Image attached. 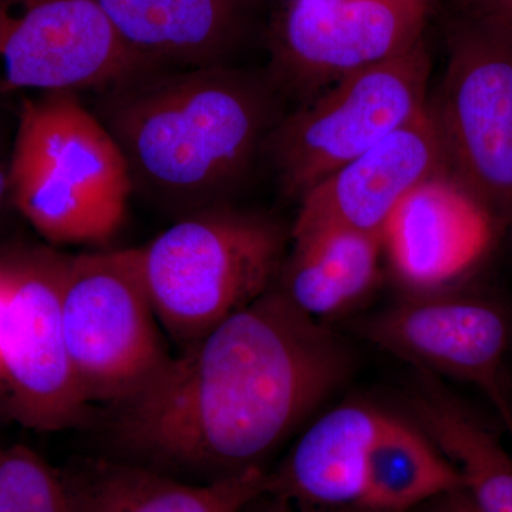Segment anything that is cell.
I'll return each mask as SVG.
<instances>
[{
	"label": "cell",
	"mask_w": 512,
	"mask_h": 512,
	"mask_svg": "<svg viewBox=\"0 0 512 512\" xmlns=\"http://www.w3.org/2000/svg\"><path fill=\"white\" fill-rule=\"evenodd\" d=\"M352 369L348 345L274 286L120 404L116 440L148 463L212 480L262 467Z\"/></svg>",
	"instance_id": "obj_1"
},
{
	"label": "cell",
	"mask_w": 512,
	"mask_h": 512,
	"mask_svg": "<svg viewBox=\"0 0 512 512\" xmlns=\"http://www.w3.org/2000/svg\"><path fill=\"white\" fill-rule=\"evenodd\" d=\"M268 72L231 64L151 70L101 92L99 117L133 190L183 215L228 204L281 121Z\"/></svg>",
	"instance_id": "obj_2"
},
{
	"label": "cell",
	"mask_w": 512,
	"mask_h": 512,
	"mask_svg": "<svg viewBox=\"0 0 512 512\" xmlns=\"http://www.w3.org/2000/svg\"><path fill=\"white\" fill-rule=\"evenodd\" d=\"M9 173L12 204L55 245L109 241L134 192L116 140L73 92L23 100Z\"/></svg>",
	"instance_id": "obj_3"
},
{
	"label": "cell",
	"mask_w": 512,
	"mask_h": 512,
	"mask_svg": "<svg viewBox=\"0 0 512 512\" xmlns=\"http://www.w3.org/2000/svg\"><path fill=\"white\" fill-rule=\"evenodd\" d=\"M285 241L271 218L229 204L183 215L136 248L161 328L187 348L274 288Z\"/></svg>",
	"instance_id": "obj_4"
},
{
	"label": "cell",
	"mask_w": 512,
	"mask_h": 512,
	"mask_svg": "<svg viewBox=\"0 0 512 512\" xmlns=\"http://www.w3.org/2000/svg\"><path fill=\"white\" fill-rule=\"evenodd\" d=\"M447 66L429 107L448 170L495 222L512 218V15L490 0L457 5Z\"/></svg>",
	"instance_id": "obj_5"
},
{
	"label": "cell",
	"mask_w": 512,
	"mask_h": 512,
	"mask_svg": "<svg viewBox=\"0 0 512 512\" xmlns=\"http://www.w3.org/2000/svg\"><path fill=\"white\" fill-rule=\"evenodd\" d=\"M424 40L403 55L357 70L282 117L266 140L288 197L301 198L429 106Z\"/></svg>",
	"instance_id": "obj_6"
},
{
	"label": "cell",
	"mask_w": 512,
	"mask_h": 512,
	"mask_svg": "<svg viewBox=\"0 0 512 512\" xmlns=\"http://www.w3.org/2000/svg\"><path fill=\"white\" fill-rule=\"evenodd\" d=\"M62 322L77 383L90 404H123L171 357L136 248L67 256Z\"/></svg>",
	"instance_id": "obj_7"
},
{
	"label": "cell",
	"mask_w": 512,
	"mask_h": 512,
	"mask_svg": "<svg viewBox=\"0 0 512 512\" xmlns=\"http://www.w3.org/2000/svg\"><path fill=\"white\" fill-rule=\"evenodd\" d=\"M10 293L0 339V412L36 431L79 426L90 404L74 376L62 322L67 256L50 248L3 251Z\"/></svg>",
	"instance_id": "obj_8"
},
{
	"label": "cell",
	"mask_w": 512,
	"mask_h": 512,
	"mask_svg": "<svg viewBox=\"0 0 512 512\" xmlns=\"http://www.w3.org/2000/svg\"><path fill=\"white\" fill-rule=\"evenodd\" d=\"M429 0H285L268 29L279 92L311 100L342 77L423 40Z\"/></svg>",
	"instance_id": "obj_9"
},
{
	"label": "cell",
	"mask_w": 512,
	"mask_h": 512,
	"mask_svg": "<svg viewBox=\"0 0 512 512\" xmlns=\"http://www.w3.org/2000/svg\"><path fill=\"white\" fill-rule=\"evenodd\" d=\"M151 70L94 0H0V94L103 92Z\"/></svg>",
	"instance_id": "obj_10"
},
{
	"label": "cell",
	"mask_w": 512,
	"mask_h": 512,
	"mask_svg": "<svg viewBox=\"0 0 512 512\" xmlns=\"http://www.w3.org/2000/svg\"><path fill=\"white\" fill-rule=\"evenodd\" d=\"M370 343L433 377L473 384L493 404L512 437V402L504 357L510 325L503 309L448 291L407 293L360 325Z\"/></svg>",
	"instance_id": "obj_11"
},
{
	"label": "cell",
	"mask_w": 512,
	"mask_h": 512,
	"mask_svg": "<svg viewBox=\"0 0 512 512\" xmlns=\"http://www.w3.org/2000/svg\"><path fill=\"white\" fill-rule=\"evenodd\" d=\"M494 218L450 171L403 198L384 224V261L406 293L448 291L493 244Z\"/></svg>",
	"instance_id": "obj_12"
},
{
	"label": "cell",
	"mask_w": 512,
	"mask_h": 512,
	"mask_svg": "<svg viewBox=\"0 0 512 512\" xmlns=\"http://www.w3.org/2000/svg\"><path fill=\"white\" fill-rule=\"evenodd\" d=\"M448 161L430 107L301 198L291 234L342 227L382 235L397 205L417 185L446 173Z\"/></svg>",
	"instance_id": "obj_13"
},
{
	"label": "cell",
	"mask_w": 512,
	"mask_h": 512,
	"mask_svg": "<svg viewBox=\"0 0 512 512\" xmlns=\"http://www.w3.org/2000/svg\"><path fill=\"white\" fill-rule=\"evenodd\" d=\"M256 0H94L123 45L151 69L228 64Z\"/></svg>",
	"instance_id": "obj_14"
},
{
	"label": "cell",
	"mask_w": 512,
	"mask_h": 512,
	"mask_svg": "<svg viewBox=\"0 0 512 512\" xmlns=\"http://www.w3.org/2000/svg\"><path fill=\"white\" fill-rule=\"evenodd\" d=\"M389 416L365 402L323 413L268 471L264 493L312 507H360L367 451Z\"/></svg>",
	"instance_id": "obj_15"
},
{
	"label": "cell",
	"mask_w": 512,
	"mask_h": 512,
	"mask_svg": "<svg viewBox=\"0 0 512 512\" xmlns=\"http://www.w3.org/2000/svg\"><path fill=\"white\" fill-rule=\"evenodd\" d=\"M291 237L278 288L306 315L325 323L352 312L375 291L384 259L379 235L323 227Z\"/></svg>",
	"instance_id": "obj_16"
},
{
	"label": "cell",
	"mask_w": 512,
	"mask_h": 512,
	"mask_svg": "<svg viewBox=\"0 0 512 512\" xmlns=\"http://www.w3.org/2000/svg\"><path fill=\"white\" fill-rule=\"evenodd\" d=\"M262 467L202 484L144 466L110 464L76 490L79 512H242L265 490Z\"/></svg>",
	"instance_id": "obj_17"
},
{
	"label": "cell",
	"mask_w": 512,
	"mask_h": 512,
	"mask_svg": "<svg viewBox=\"0 0 512 512\" xmlns=\"http://www.w3.org/2000/svg\"><path fill=\"white\" fill-rule=\"evenodd\" d=\"M410 409L420 427L456 466L478 512H512V457L436 377L420 373Z\"/></svg>",
	"instance_id": "obj_18"
},
{
	"label": "cell",
	"mask_w": 512,
	"mask_h": 512,
	"mask_svg": "<svg viewBox=\"0 0 512 512\" xmlns=\"http://www.w3.org/2000/svg\"><path fill=\"white\" fill-rule=\"evenodd\" d=\"M463 488L456 466L416 423L390 414L367 451L360 507L409 512Z\"/></svg>",
	"instance_id": "obj_19"
},
{
	"label": "cell",
	"mask_w": 512,
	"mask_h": 512,
	"mask_svg": "<svg viewBox=\"0 0 512 512\" xmlns=\"http://www.w3.org/2000/svg\"><path fill=\"white\" fill-rule=\"evenodd\" d=\"M0 512H79L73 483L33 451L0 447Z\"/></svg>",
	"instance_id": "obj_20"
},
{
	"label": "cell",
	"mask_w": 512,
	"mask_h": 512,
	"mask_svg": "<svg viewBox=\"0 0 512 512\" xmlns=\"http://www.w3.org/2000/svg\"><path fill=\"white\" fill-rule=\"evenodd\" d=\"M242 512H377L369 508L359 507H312L279 500L272 495L262 493Z\"/></svg>",
	"instance_id": "obj_21"
},
{
	"label": "cell",
	"mask_w": 512,
	"mask_h": 512,
	"mask_svg": "<svg viewBox=\"0 0 512 512\" xmlns=\"http://www.w3.org/2000/svg\"><path fill=\"white\" fill-rule=\"evenodd\" d=\"M409 512H478L474 507L473 501L470 500L466 490L451 491V493L440 495L433 498L427 503L421 504L420 507L414 508Z\"/></svg>",
	"instance_id": "obj_22"
},
{
	"label": "cell",
	"mask_w": 512,
	"mask_h": 512,
	"mask_svg": "<svg viewBox=\"0 0 512 512\" xmlns=\"http://www.w3.org/2000/svg\"><path fill=\"white\" fill-rule=\"evenodd\" d=\"M10 293V281L8 264L5 255L0 251V339H2L3 322H5L6 311H8Z\"/></svg>",
	"instance_id": "obj_23"
},
{
	"label": "cell",
	"mask_w": 512,
	"mask_h": 512,
	"mask_svg": "<svg viewBox=\"0 0 512 512\" xmlns=\"http://www.w3.org/2000/svg\"><path fill=\"white\" fill-rule=\"evenodd\" d=\"M8 204H12L9 161L6 163V161L0 157V215H2V212L8 207Z\"/></svg>",
	"instance_id": "obj_24"
},
{
	"label": "cell",
	"mask_w": 512,
	"mask_h": 512,
	"mask_svg": "<svg viewBox=\"0 0 512 512\" xmlns=\"http://www.w3.org/2000/svg\"><path fill=\"white\" fill-rule=\"evenodd\" d=\"M490 2L512 15V0H490Z\"/></svg>",
	"instance_id": "obj_25"
},
{
	"label": "cell",
	"mask_w": 512,
	"mask_h": 512,
	"mask_svg": "<svg viewBox=\"0 0 512 512\" xmlns=\"http://www.w3.org/2000/svg\"><path fill=\"white\" fill-rule=\"evenodd\" d=\"M456 5H470V3L480 2V0H454Z\"/></svg>",
	"instance_id": "obj_26"
}]
</instances>
